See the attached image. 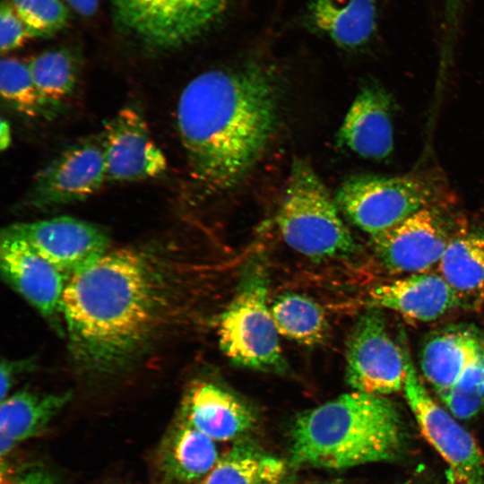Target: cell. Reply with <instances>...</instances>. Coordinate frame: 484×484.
<instances>
[{"label": "cell", "instance_id": "obj_1", "mask_svg": "<svg viewBox=\"0 0 484 484\" xmlns=\"http://www.w3.org/2000/svg\"><path fill=\"white\" fill-rule=\"evenodd\" d=\"M176 294L164 253L148 247L108 251L71 278L65 290L63 318L73 361L93 374L122 369L165 333Z\"/></svg>", "mask_w": 484, "mask_h": 484}, {"label": "cell", "instance_id": "obj_2", "mask_svg": "<svg viewBox=\"0 0 484 484\" xmlns=\"http://www.w3.org/2000/svg\"><path fill=\"white\" fill-rule=\"evenodd\" d=\"M279 96L264 67L212 69L193 78L177 106V125L194 179L209 192L235 186L270 143Z\"/></svg>", "mask_w": 484, "mask_h": 484}, {"label": "cell", "instance_id": "obj_3", "mask_svg": "<svg viewBox=\"0 0 484 484\" xmlns=\"http://www.w3.org/2000/svg\"><path fill=\"white\" fill-rule=\"evenodd\" d=\"M408 441L398 407L384 395L352 392L299 413L290 430V464L341 470L399 458Z\"/></svg>", "mask_w": 484, "mask_h": 484}, {"label": "cell", "instance_id": "obj_4", "mask_svg": "<svg viewBox=\"0 0 484 484\" xmlns=\"http://www.w3.org/2000/svg\"><path fill=\"white\" fill-rule=\"evenodd\" d=\"M277 223L286 244L307 257H346L358 250L335 199L303 159L292 162Z\"/></svg>", "mask_w": 484, "mask_h": 484}, {"label": "cell", "instance_id": "obj_5", "mask_svg": "<svg viewBox=\"0 0 484 484\" xmlns=\"http://www.w3.org/2000/svg\"><path fill=\"white\" fill-rule=\"evenodd\" d=\"M268 284L264 264L259 259L248 262L220 316L219 343L223 354L238 367L281 374L287 364L267 303Z\"/></svg>", "mask_w": 484, "mask_h": 484}, {"label": "cell", "instance_id": "obj_6", "mask_svg": "<svg viewBox=\"0 0 484 484\" xmlns=\"http://www.w3.org/2000/svg\"><path fill=\"white\" fill-rule=\"evenodd\" d=\"M232 0H111L125 35L155 51L186 46L208 31Z\"/></svg>", "mask_w": 484, "mask_h": 484}, {"label": "cell", "instance_id": "obj_7", "mask_svg": "<svg viewBox=\"0 0 484 484\" xmlns=\"http://www.w3.org/2000/svg\"><path fill=\"white\" fill-rule=\"evenodd\" d=\"M437 197L434 183L422 176L357 175L339 186L335 201L355 226L372 237L439 203Z\"/></svg>", "mask_w": 484, "mask_h": 484}, {"label": "cell", "instance_id": "obj_8", "mask_svg": "<svg viewBox=\"0 0 484 484\" xmlns=\"http://www.w3.org/2000/svg\"><path fill=\"white\" fill-rule=\"evenodd\" d=\"M403 393L418 426L446 462L454 484H484V454L474 437L429 394L407 349Z\"/></svg>", "mask_w": 484, "mask_h": 484}, {"label": "cell", "instance_id": "obj_9", "mask_svg": "<svg viewBox=\"0 0 484 484\" xmlns=\"http://www.w3.org/2000/svg\"><path fill=\"white\" fill-rule=\"evenodd\" d=\"M404 348L373 307L359 316L346 344V381L358 392L386 396L403 389Z\"/></svg>", "mask_w": 484, "mask_h": 484}, {"label": "cell", "instance_id": "obj_10", "mask_svg": "<svg viewBox=\"0 0 484 484\" xmlns=\"http://www.w3.org/2000/svg\"><path fill=\"white\" fill-rule=\"evenodd\" d=\"M444 203L428 205L394 227L371 237L374 253L391 273L430 272L438 265L457 232L444 212Z\"/></svg>", "mask_w": 484, "mask_h": 484}, {"label": "cell", "instance_id": "obj_11", "mask_svg": "<svg viewBox=\"0 0 484 484\" xmlns=\"http://www.w3.org/2000/svg\"><path fill=\"white\" fill-rule=\"evenodd\" d=\"M3 230L26 241L68 280L91 267L109 251L106 229L70 216L18 222Z\"/></svg>", "mask_w": 484, "mask_h": 484}, {"label": "cell", "instance_id": "obj_12", "mask_svg": "<svg viewBox=\"0 0 484 484\" xmlns=\"http://www.w3.org/2000/svg\"><path fill=\"white\" fill-rule=\"evenodd\" d=\"M107 181L100 140H84L64 151L38 172L25 203L49 208L81 202Z\"/></svg>", "mask_w": 484, "mask_h": 484}, {"label": "cell", "instance_id": "obj_13", "mask_svg": "<svg viewBox=\"0 0 484 484\" xmlns=\"http://www.w3.org/2000/svg\"><path fill=\"white\" fill-rule=\"evenodd\" d=\"M100 142L108 182L152 178L167 169L166 157L151 138L145 119L132 106L120 108L105 124Z\"/></svg>", "mask_w": 484, "mask_h": 484}, {"label": "cell", "instance_id": "obj_14", "mask_svg": "<svg viewBox=\"0 0 484 484\" xmlns=\"http://www.w3.org/2000/svg\"><path fill=\"white\" fill-rule=\"evenodd\" d=\"M0 264L5 281L42 316L59 325L69 280L23 239L1 233Z\"/></svg>", "mask_w": 484, "mask_h": 484}, {"label": "cell", "instance_id": "obj_15", "mask_svg": "<svg viewBox=\"0 0 484 484\" xmlns=\"http://www.w3.org/2000/svg\"><path fill=\"white\" fill-rule=\"evenodd\" d=\"M484 365V335L474 326L453 324L425 341L419 366L438 397Z\"/></svg>", "mask_w": 484, "mask_h": 484}, {"label": "cell", "instance_id": "obj_16", "mask_svg": "<svg viewBox=\"0 0 484 484\" xmlns=\"http://www.w3.org/2000/svg\"><path fill=\"white\" fill-rule=\"evenodd\" d=\"M213 441H229L255 423L252 409L222 386L195 380L183 397L179 418Z\"/></svg>", "mask_w": 484, "mask_h": 484}, {"label": "cell", "instance_id": "obj_17", "mask_svg": "<svg viewBox=\"0 0 484 484\" xmlns=\"http://www.w3.org/2000/svg\"><path fill=\"white\" fill-rule=\"evenodd\" d=\"M369 303L417 322H432L461 307V301L439 272L406 274L373 287Z\"/></svg>", "mask_w": 484, "mask_h": 484}, {"label": "cell", "instance_id": "obj_18", "mask_svg": "<svg viewBox=\"0 0 484 484\" xmlns=\"http://www.w3.org/2000/svg\"><path fill=\"white\" fill-rule=\"evenodd\" d=\"M393 104L384 88L364 87L338 131L339 144L367 159L382 160L389 156L393 149Z\"/></svg>", "mask_w": 484, "mask_h": 484}, {"label": "cell", "instance_id": "obj_19", "mask_svg": "<svg viewBox=\"0 0 484 484\" xmlns=\"http://www.w3.org/2000/svg\"><path fill=\"white\" fill-rule=\"evenodd\" d=\"M306 25L343 48L366 45L376 30L375 0H309Z\"/></svg>", "mask_w": 484, "mask_h": 484}, {"label": "cell", "instance_id": "obj_20", "mask_svg": "<svg viewBox=\"0 0 484 484\" xmlns=\"http://www.w3.org/2000/svg\"><path fill=\"white\" fill-rule=\"evenodd\" d=\"M438 272L457 294L461 305L484 306V230L460 228L449 242Z\"/></svg>", "mask_w": 484, "mask_h": 484}, {"label": "cell", "instance_id": "obj_21", "mask_svg": "<svg viewBox=\"0 0 484 484\" xmlns=\"http://www.w3.org/2000/svg\"><path fill=\"white\" fill-rule=\"evenodd\" d=\"M71 399L70 393H42L22 390L1 401L0 454L2 459L21 442L44 431Z\"/></svg>", "mask_w": 484, "mask_h": 484}, {"label": "cell", "instance_id": "obj_22", "mask_svg": "<svg viewBox=\"0 0 484 484\" xmlns=\"http://www.w3.org/2000/svg\"><path fill=\"white\" fill-rule=\"evenodd\" d=\"M158 457L165 477L179 483L201 481L220 458L215 441L179 419L165 436Z\"/></svg>", "mask_w": 484, "mask_h": 484}, {"label": "cell", "instance_id": "obj_23", "mask_svg": "<svg viewBox=\"0 0 484 484\" xmlns=\"http://www.w3.org/2000/svg\"><path fill=\"white\" fill-rule=\"evenodd\" d=\"M286 464L247 442L236 443L199 484H279Z\"/></svg>", "mask_w": 484, "mask_h": 484}, {"label": "cell", "instance_id": "obj_24", "mask_svg": "<svg viewBox=\"0 0 484 484\" xmlns=\"http://www.w3.org/2000/svg\"><path fill=\"white\" fill-rule=\"evenodd\" d=\"M279 334L306 346L322 343L329 323L322 307L304 295L288 292L278 296L270 307Z\"/></svg>", "mask_w": 484, "mask_h": 484}, {"label": "cell", "instance_id": "obj_25", "mask_svg": "<svg viewBox=\"0 0 484 484\" xmlns=\"http://www.w3.org/2000/svg\"><path fill=\"white\" fill-rule=\"evenodd\" d=\"M28 66L48 111L65 101L75 89L79 78V59L68 48L41 52L28 61Z\"/></svg>", "mask_w": 484, "mask_h": 484}, {"label": "cell", "instance_id": "obj_26", "mask_svg": "<svg viewBox=\"0 0 484 484\" xmlns=\"http://www.w3.org/2000/svg\"><path fill=\"white\" fill-rule=\"evenodd\" d=\"M0 91L10 108L25 117L36 118L48 112L32 80L28 62L12 56L2 58Z\"/></svg>", "mask_w": 484, "mask_h": 484}, {"label": "cell", "instance_id": "obj_27", "mask_svg": "<svg viewBox=\"0 0 484 484\" xmlns=\"http://www.w3.org/2000/svg\"><path fill=\"white\" fill-rule=\"evenodd\" d=\"M22 21L36 39L48 38L62 30L70 19L61 0H9Z\"/></svg>", "mask_w": 484, "mask_h": 484}, {"label": "cell", "instance_id": "obj_28", "mask_svg": "<svg viewBox=\"0 0 484 484\" xmlns=\"http://www.w3.org/2000/svg\"><path fill=\"white\" fill-rule=\"evenodd\" d=\"M33 39H36L35 35L17 15L9 0H3L0 7L1 52L16 50Z\"/></svg>", "mask_w": 484, "mask_h": 484}, {"label": "cell", "instance_id": "obj_29", "mask_svg": "<svg viewBox=\"0 0 484 484\" xmlns=\"http://www.w3.org/2000/svg\"><path fill=\"white\" fill-rule=\"evenodd\" d=\"M1 484H56L54 477L41 467L22 466L12 468L2 461Z\"/></svg>", "mask_w": 484, "mask_h": 484}, {"label": "cell", "instance_id": "obj_30", "mask_svg": "<svg viewBox=\"0 0 484 484\" xmlns=\"http://www.w3.org/2000/svg\"><path fill=\"white\" fill-rule=\"evenodd\" d=\"M30 364L29 360H2L1 363V387H0V398L1 401L4 400L13 385L15 379L23 371L30 369Z\"/></svg>", "mask_w": 484, "mask_h": 484}, {"label": "cell", "instance_id": "obj_31", "mask_svg": "<svg viewBox=\"0 0 484 484\" xmlns=\"http://www.w3.org/2000/svg\"><path fill=\"white\" fill-rule=\"evenodd\" d=\"M65 2L85 17L92 16L99 7V0H65Z\"/></svg>", "mask_w": 484, "mask_h": 484}, {"label": "cell", "instance_id": "obj_32", "mask_svg": "<svg viewBox=\"0 0 484 484\" xmlns=\"http://www.w3.org/2000/svg\"><path fill=\"white\" fill-rule=\"evenodd\" d=\"M12 143V130L9 122L1 118L0 123V149L2 151L6 150Z\"/></svg>", "mask_w": 484, "mask_h": 484}, {"label": "cell", "instance_id": "obj_33", "mask_svg": "<svg viewBox=\"0 0 484 484\" xmlns=\"http://www.w3.org/2000/svg\"><path fill=\"white\" fill-rule=\"evenodd\" d=\"M465 0H445V8L446 13L448 15V18L450 17V21H454L460 11V8L463 4Z\"/></svg>", "mask_w": 484, "mask_h": 484}, {"label": "cell", "instance_id": "obj_34", "mask_svg": "<svg viewBox=\"0 0 484 484\" xmlns=\"http://www.w3.org/2000/svg\"><path fill=\"white\" fill-rule=\"evenodd\" d=\"M287 477L288 476H286L279 484H294L293 481Z\"/></svg>", "mask_w": 484, "mask_h": 484}, {"label": "cell", "instance_id": "obj_35", "mask_svg": "<svg viewBox=\"0 0 484 484\" xmlns=\"http://www.w3.org/2000/svg\"><path fill=\"white\" fill-rule=\"evenodd\" d=\"M323 484H344V483L339 480H333V481H328Z\"/></svg>", "mask_w": 484, "mask_h": 484}]
</instances>
